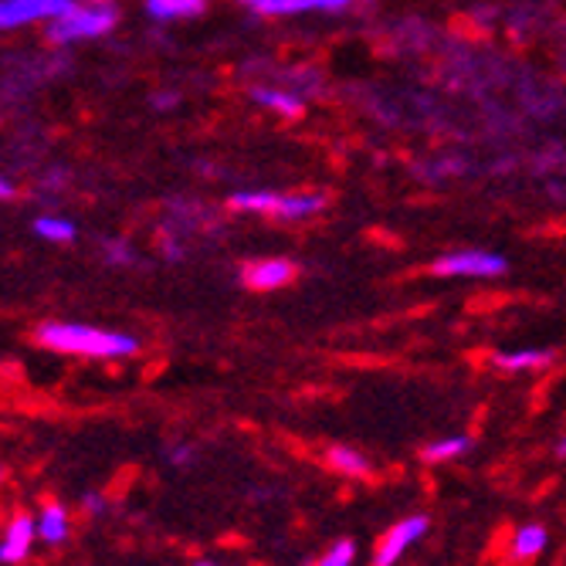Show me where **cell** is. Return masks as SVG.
I'll list each match as a JSON object with an SVG mask.
<instances>
[{
  "label": "cell",
  "instance_id": "d4e9b609",
  "mask_svg": "<svg viewBox=\"0 0 566 566\" xmlns=\"http://www.w3.org/2000/svg\"><path fill=\"white\" fill-rule=\"evenodd\" d=\"M197 566H214V563H197Z\"/></svg>",
  "mask_w": 566,
  "mask_h": 566
},
{
  "label": "cell",
  "instance_id": "52a82bcc",
  "mask_svg": "<svg viewBox=\"0 0 566 566\" xmlns=\"http://www.w3.org/2000/svg\"><path fill=\"white\" fill-rule=\"evenodd\" d=\"M244 285L254 289V292H272V289H282L295 279V265L292 262H282V259H269V262H254L244 269Z\"/></svg>",
  "mask_w": 566,
  "mask_h": 566
},
{
  "label": "cell",
  "instance_id": "ba28073f",
  "mask_svg": "<svg viewBox=\"0 0 566 566\" xmlns=\"http://www.w3.org/2000/svg\"><path fill=\"white\" fill-rule=\"evenodd\" d=\"M38 539V523L31 516H18L8 533L4 543H0V563H18L31 553V543Z\"/></svg>",
  "mask_w": 566,
  "mask_h": 566
},
{
  "label": "cell",
  "instance_id": "cb8c5ba5",
  "mask_svg": "<svg viewBox=\"0 0 566 566\" xmlns=\"http://www.w3.org/2000/svg\"><path fill=\"white\" fill-rule=\"evenodd\" d=\"M556 454H559V458H566V438H559V444H556Z\"/></svg>",
  "mask_w": 566,
  "mask_h": 566
},
{
  "label": "cell",
  "instance_id": "603a6c76",
  "mask_svg": "<svg viewBox=\"0 0 566 566\" xmlns=\"http://www.w3.org/2000/svg\"><path fill=\"white\" fill-rule=\"evenodd\" d=\"M11 193H14V187H11V184H8L4 177H0V200H4V197H11Z\"/></svg>",
  "mask_w": 566,
  "mask_h": 566
},
{
  "label": "cell",
  "instance_id": "d6986e66",
  "mask_svg": "<svg viewBox=\"0 0 566 566\" xmlns=\"http://www.w3.org/2000/svg\"><path fill=\"white\" fill-rule=\"evenodd\" d=\"M106 259H109L116 269H123V265H133V251H129L123 241H109V244H106Z\"/></svg>",
  "mask_w": 566,
  "mask_h": 566
},
{
  "label": "cell",
  "instance_id": "6da1fadb",
  "mask_svg": "<svg viewBox=\"0 0 566 566\" xmlns=\"http://www.w3.org/2000/svg\"><path fill=\"white\" fill-rule=\"evenodd\" d=\"M34 336L41 346L55 349V353H72V356L116 359V356H133L139 349V343L126 333L95 329L85 323H41Z\"/></svg>",
  "mask_w": 566,
  "mask_h": 566
},
{
  "label": "cell",
  "instance_id": "5b68a950",
  "mask_svg": "<svg viewBox=\"0 0 566 566\" xmlns=\"http://www.w3.org/2000/svg\"><path fill=\"white\" fill-rule=\"evenodd\" d=\"M241 4L262 18H289V14H339L346 11L353 0H241Z\"/></svg>",
  "mask_w": 566,
  "mask_h": 566
},
{
  "label": "cell",
  "instance_id": "2e32d148",
  "mask_svg": "<svg viewBox=\"0 0 566 566\" xmlns=\"http://www.w3.org/2000/svg\"><path fill=\"white\" fill-rule=\"evenodd\" d=\"M34 231H38L44 241H62V244L75 238V224H72V221H65V218H51V214L38 218V221H34Z\"/></svg>",
  "mask_w": 566,
  "mask_h": 566
},
{
  "label": "cell",
  "instance_id": "9a60e30c",
  "mask_svg": "<svg viewBox=\"0 0 566 566\" xmlns=\"http://www.w3.org/2000/svg\"><path fill=\"white\" fill-rule=\"evenodd\" d=\"M329 461H333V469H339L346 475H367L370 472V461L353 448H333Z\"/></svg>",
  "mask_w": 566,
  "mask_h": 566
},
{
  "label": "cell",
  "instance_id": "5bb4252c",
  "mask_svg": "<svg viewBox=\"0 0 566 566\" xmlns=\"http://www.w3.org/2000/svg\"><path fill=\"white\" fill-rule=\"evenodd\" d=\"M546 549V530L543 526H523L512 539V556L516 559H533Z\"/></svg>",
  "mask_w": 566,
  "mask_h": 566
},
{
  "label": "cell",
  "instance_id": "ac0fdd59",
  "mask_svg": "<svg viewBox=\"0 0 566 566\" xmlns=\"http://www.w3.org/2000/svg\"><path fill=\"white\" fill-rule=\"evenodd\" d=\"M353 556H356V546H353L349 539H339V543L319 559V566H353Z\"/></svg>",
  "mask_w": 566,
  "mask_h": 566
},
{
  "label": "cell",
  "instance_id": "7402d4cb",
  "mask_svg": "<svg viewBox=\"0 0 566 566\" xmlns=\"http://www.w3.org/2000/svg\"><path fill=\"white\" fill-rule=\"evenodd\" d=\"M170 461H174V465H187V461H190V448H174L170 451Z\"/></svg>",
  "mask_w": 566,
  "mask_h": 566
},
{
  "label": "cell",
  "instance_id": "8992f818",
  "mask_svg": "<svg viewBox=\"0 0 566 566\" xmlns=\"http://www.w3.org/2000/svg\"><path fill=\"white\" fill-rule=\"evenodd\" d=\"M424 533H428V520H424V516H410V520L397 523V526L387 533V539L380 543V549H377V556H374V566H394V563L403 556V549L415 546Z\"/></svg>",
  "mask_w": 566,
  "mask_h": 566
},
{
  "label": "cell",
  "instance_id": "e0dca14e",
  "mask_svg": "<svg viewBox=\"0 0 566 566\" xmlns=\"http://www.w3.org/2000/svg\"><path fill=\"white\" fill-rule=\"evenodd\" d=\"M472 448L469 438H444V441H434L424 448V461H448V458H458Z\"/></svg>",
  "mask_w": 566,
  "mask_h": 566
},
{
  "label": "cell",
  "instance_id": "7c38bea8",
  "mask_svg": "<svg viewBox=\"0 0 566 566\" xmlns=\"http://www.w3.org/2000/svg\"><path fill=\"white\" fill-rule=\"evenodd\" d=\"M251 98L259 102V106L265 109H275L282 116H302L305 106H302V98L298 95H289V92H279V88H251Z\"/></svg>",
  "mask_w": 566,
  "mask_h": 566
},
{
  "label": "cell",
  "instance_id": "ffe728a7",
  "mask_svg": "<svg viewBox=\"0 0 566 566\" xmlns=\"http://www.w3.org/2000/svg\"><path fill=\"white\" fill-rule=\"evenodd\" d=\"M149 102H153V109H174L180 102V92H157Z\"/></svg>",
  "mask_w": 566,
  "mask_h": 566
},
{
  "label": "cell",
  "instance_id": "8fae6325",
  "mask_svg": "<svg viewBox=\"0 0 566 566\" xmlns=\"http://www.w3.org/2000/svg\"><path fill=\"white\" fill-rule=\"evenodd\" d=\"M553 349H512V353H495L499 370H533V367H549Z\"/></svg>",
  "mask_w": 566,
  "mask_h": 566
},
{
  "label": "cell",
  "instance_id": "7a4b0ae2",
  "mask_svg": "<svg viewBox=\"0 0 566 566\" xmlns=\"http://www.w3.org/2000/svg\"><path fill=\"white\" fill-rule=\"evenodd\" d=\"M119 21V8L113 0H85L72 14L48 24V41L51 44H72V41H88L109 34Z\"/></svg>",
  "mask_w": 566,
  "mask_h": 566
},
{
  "label": "cell",
  "instance_id": "277c9868",
  "mask_svg": "<svg viewBox=\"0 0 566 566\" xmlns=\"http://www.w3.org/2000/svg\"><path fill=\"white\" fill-rule=\"evenodd\" d=\"M509 269V262L495 251H451L431 265L434 275H458V279H495Z\"/></svg>",
  "mask_w": 566,
  "mask_h": 566
},
{
  "label": "cell",
  "instance_id": "30bf717a",
  "mask_svg": "<svg viewBox=\"0 0 566 566\" xmlns=\"http://www.w3.org/2000/svg\"><path fill=\"white\" fill-rule=\"evenodd\" d=\"M203 11H208V0H146V14L160 24L200 18Z\"/></svg>",
  "mask_w": 566,
  "mask_h": 566
},
{
  "label": "cell",
  "instance_id": "44dd1931",
  "mask_svg": "<svg viewBox=\"0 0 566 566\" xmlns=\"http://www.w3.org/2000/svg\"><path fill=\"white\" fill-rule=\"evenodd\" d=\"M82 505H85L88 512H102V505H106V499H102V495H85V499H82Z\"/></svg>",
  "mask_w": 566,
  "mask_h": 566
},
{
  "label": "cell",
  "instance_id": "9c48e42d",
  "mask_svg": "<svg viewBox=\"0 0 566 566\" xmlns=\"http://www.w3.org/2000/svg\"><path fill=\"white\" fill-rule=\"evenodd\" d=\"M323 208H326L323 193H295V197L272 193L269 200V214L275 218H308V214H319Z\"/></svg>",
  "mask_w": 566,
  "mask_h": 566
},
{
  "label": "cell",
  "instance_id": "3957f363",
  "mask_svg": "<svg viewBox=\"0 0 566 566\" xmlns=\"http://www.w3.org/2000/svg\"><path fill=\"white\" fill-rule=\"evenodd\" d=\"M78 8V0H0V31H14L31 21H59Z\"/></svg>",
  "mask_w": 566,
  "mask_h": 566
},
{
  "label": "cell",
  "instance_id": "4fadbf2b",
  "mask_svg": "<svg viewBox=\"0 0 566 566\" xmlns=\"http://www.w3.org/2000/svg\"><path fill=\"white\" fill-rule=\"evenodd\" d=\"M69 536V516L62 505H44V512L38 516V539L44 543H62Z\"/></svg>",
  "mask_w": 566,
  "mask_h": 566
}]
</instances>
